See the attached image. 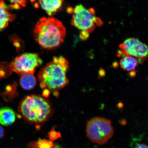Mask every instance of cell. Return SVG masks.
Masks as SVG:
<instances>
[{"mask_svg":"<svg viewBox=\"0 0 148 148\" xmlns=\"http://www.w3.org/2000/svg\"><path fill=\"white\" fill-rule=\"evenodd\" d=\"M68 68L69 62L63 56L53 57L38 73L40 87L55 92L64 88L69 83L66 76Z\"/></svg>","mask_w":148,"mask_h":148,"instance_id":"obj_1","label":"cell"},{"mask_svg":"<svg viewBox=\"0 0 148 148\" xmlns=\"http://www.w3.org/2000/svg\"><path fill=\"white\" fill-rule=\"evenodd\" d=\"M66 29L60 20L54 18L44 17L37 22L33 30L35 40L44 49L59 47L64 41Z\"/></svg>","mask_w":148,"mask_h":148,"instance_id":"obj_2","label":"cell"},{"mask_svg":"<svg viewBox=\"0 0 148 148\" xmlns=\"http://www.w3.org/2000/svg\"><path fill=\"white\" fill-rule=\"evenodd\" d=\"M18 111L27 121L42 123L52 115L53 108L47 99L40 95H32L26 96L20 102Z\"/></svg>","mask_w":148,"mask_h":148,"instance_id":"obj_3","label":"cell"},{"mask_svg":"<svg viewBox=\"0 0 148 148\" xmlns=\"http://www.w3.org/2000/svg\"><path fill=\"white\" fill-rule=\"evenodd\" d=\"M110 120L97 116L89 120L86 125V134L90 141L101 145L106 143L114 134Z\"/></svg>","mask_w":148,"mask_h":148,"instance_id":"obj_4","label":"cell"},{"mask_svg":"<svg viewBox=\"0 0 148 148\" xmlns=\"http://www.w3.org/2000/svg\"><path fill=\"white\" fill-rule=\"evenodd\" d=\"M94 13V9H88L81 4L76 5L73 10L72 25L80 30L92 32L96 25L100 26L102 25L100 18L96 17Z\"/></svg>","mask_w":148,"mask_h":148,"instance_id":"obj_5","label":"cell"},{"mask_svg":"<svg viewBox=\"0 0 148 148\" xmlns=\"http://www.w3.org/2000/svg\"><path fill=\"white\" fill-rule=\"evenodd\" d=\"M42 63L41 58L37 53H25L15 58L9 64V67L12 71L21 75L33 74Z\"/></svg>","mask_w":148,"mask_h":148,"instance_id":"obj_6","label":"cell"},{"mask_svg":"<svg viewBox=\"0 0 148 148\" xmlns=\"http://www.w3.org/2000/svg\"><path fill=\"white\" fill-rule=\"evenodd\" d=\"M118 56H130L138 59V62H143L148 58V45L138 38H129L119 46Z\"/></svg>","mask_w":148,"mask_h":148,"instance_id":"obj_7","label":"cell"},{"mask_svg":"<svg viewBox=\"0 0 148 148\" xmlns=\"http://www.w3.org/2000/svg\"><path fill=\"white\" fill-rule=\"evenodd\" d=\"M15 18V15L9 12L4 1H0V31L8 27L9 23L14 21Z\"/></svg>","mask_w":148,"mask_h":148,"instance_id":"obj_8","label":"cell"},{"mask_svg":"<svg viewBox=\"0 0 148 148\" xmlns=\"http://www.w3.org/2000/svg\"><path fill=\"white\" fill-rule=\"evenodd\" d=\"M38 2L42 8L46 11L49 16H51L54 15L61 8L62 4L63 1L62 0H41Z\"/></svg>","mask_w":148,"mask_h":148,"instance_id":"obj_9","label":"cell"},{"mask_svg":"<svg viewBox=\"0 0 148 148\" xmlns=\"http://www.w3.org/2000/svg\"><path fill=\"white\" fill-rule=\"evenodd\" d=\"M16 114L14 110L8 107L0 109V124L4 126L12 125L15 121Z\"/></svg>","mask_w":148,"mask_h":148,"instance_id":"obj_10","label":"cell"},{"mask_svg":"<svg viewBox=\"0 0 148 148\" xmlns=\"http://www.w3.org/2000/svg\"><path fill=\"white\" fill-rule=\"evenodd\" d=\"M20 84L21 87L26 90L32 89L36 84V79L33 74L22 75L20 77Z\"/></svg>","mask_w":148,"mask_h":148,"instance_id":"obj_11","label":"cell"},{"mask_svg":"<svg viewBox=\"0 0 148 148\" xmlns=\"http://www.w3.org/2000/svg\"><path fill=\"white\" fill-rule=\"evenodd\" d=\"M138 63L137 59L130 56L123 57L120 62L121 68L127 71H131L134 69Z\"/></svg>","mask_w":148,"mask_h":148,"instance_id":"obj_12","label":"cell"},{"mask_svg":"<svg viewBox=\"0 0 148 148\" xmlns=\"http://www.w3.org/2000/svg\"><path fill=\"white\" fill-rule=\"evenodd\" d=\"M37 143L39 148H53L55 144L51 140L41 139H40Z\"/></svg>","mask_w":148,"mask_h":148,"instance_id":"obj_13","label":"cell"},{"mask_svg":"<svg viewBox=\"0 0 148 148\" xmlns=\"http://www.w3.org/2000/svg\"><path fill=\"white\" fill-rule=\"evenodd\" d=\"M60 137H61L60 134L55 131H52L49 133V138L51 141L56 140L57 139L60 138Z\"/></svg>","mask_w":148,"mask_h":148,"instance_id":"obj_14","label":"cell"},{"mask_svg":"<svg viewBox=\"0 0 148 148\" xmlns=\"http://www.w3.org/2000/svg\"><path fill=\"white\" fill-rule=\"evenodd\" d=\"M89 33L85 31H82L79 34V37L81 39L83 40L87 39L89 37Z\"/></svg>","mask_w":148,"mask_h":148,"instance_id":"obj_15","label":"cell"},{"mask_svg":"<svg viewBox=\"0 0 148 148\" xmlns=\"http://www.w3.org/2000/svg\"><path fill=\"white\" fill-rule=\"evenodd\" d=\"M10 1L11 3H16V4L19 5L20 6L21 5L23 7L26 6L27 2L26 1H23V0H22V1Z\"/></svg>","mask_w":148,"mask_h":148,"instance_id":"obj_16","label":"cell"},{"mask_svg":"<svg viewBox=\"0 0 148 148\" xmlns=\"http://www.w3.org/2000/svg\"><path fill=\"white\" fill-rule=\"evenodd\" d=\"M27 148H39L37 144V142H30L27 145Z\"/></svg>","mask_w":148,"mask_h":148,"instance_id":"obj_17","label":"cell"},{"mask_svg":"<svg viewBox=\"0 0 148 148\" xmlns=\"http://www.w3.org/2000/svg\"><path fill=\"white\" fill-rule=\"evenodd\" d=\"M134 148H148V146L144 144H139L136 145Z\"/></svg>","mask_w":148,"mask_h":148,"instance_id":"obj_18","label":"cell"},{"mask_svg":"<svg viewBox=\"0 0 148 148\" xmlns=\"http://www.w3.org/2000/svg\"><path fill=\"white\" fill-rule=\"evenodd\" d=\"M5 131L3 127L0 126V139L3 138L5 136Z\"/></svg>","mask_w":148,"mask_h":148,"instance_id":"obj_19","label":"cell"},{"mask_svg":"<svg viewBox=\"0 0 148 148\" xmlns=\"http://www.w3.org/2000/svg\"><path fill=\"white\" fill-rule=\"evenodd\" d=\"M9 7H10V8H12L16 9H18L20 8V5L18 4H16V3H14L13 4L10 5H9Z\"/></svg>","mask_w":148,"mask_h":148,"instance_id":"obj_20","label":"cell"},{"mask_svg":"<svg viewBox=\"0 0 148 148\" xmlns=\"http://www.w3.org/2000/svg\"><path fill=\"white\" fill-rule=\"evenodd\" d=\"M99 75H100L101 77L104 76L105 74L104 70L103 69H101L99 71Z\"/></svg>","mask_w":148,"mask_h":148,"instance_id":"obj_21","label":"cell"},{"mask_svg":"<svg viewBox=\"0 0 148 148\" xmlns=\"http://www.w3.org/2000/svg\"><path fill=\"white\" fill-rule=\"evenodd\" d=\"M67 12L69 13H73V9L71 8H69L68 9Z\"/></svg>","mask_w":148,"mask_h":148,"instance_id":"obj_22","label":"cell"},{"mask_svg":"<svg viewBox=\"0 0 148 148\" xmlns=\"http://www.w3.org/2000/svg\"><path fill=\"white\" fill-rule=\"evenodd\" d=\"M120 121L123 122V123H120L121 125H126V121L125 120H121Z\"/></svg>","mask_w":148,"mask_h":148,"instance_id":"obj_23","label":"cell"},{"mask_svg":"<svg viewBox=\"0 0 148 148\" xmlns=\"http://www.w3.org/2000/svg\"><path fill=\"white\" fill-rule=\"evenodd\" d=\"M53 148H61L60 147L59 145H56L55 144L54 147Z\"/></svg>","mask_w":148,"mask_h":148,"instance_id":"obj_24","label":"cell"}]
</instances>
